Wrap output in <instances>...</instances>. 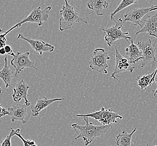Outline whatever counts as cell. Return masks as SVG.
Returning a JSON list of instances; mask_svg holds the SVG:
<instances>
[{"instance_id":"6da1fadb","label":"cell","mask_w":157,"mask_h":146,"mask_svg":"<svg viewBox=\"0 0 157 146\" xmlns=\"http://www.w3.org/2000/svg\"><path fill=\"white\" fill-rule=\"evenodd\" d=\"M83 118L85 121V125H80L75 123L72 124L71 127L78 134L75 140H77L79 138H82L85 146H88L95 138L104 136L110 132L113 129L112 125H96L94 123L89 121V118Z\"/></svg>"},{"instance_id":"7a4b0ae2","label":"cell","mask_w":157,"mask_h":146,"mask_svg":"<svg viewBox=\"0 0 157 146\" xmlns=\"http://www.w3.org/2000/svg\"><path fill=\"white\" fill-rule=\"evenodd\" d=\"M60 18L59 20V30L61 32L72 28L73 26L77 22L88 24L86 20L88 18H81L73 7L69 5L67 0H65V5L59 11Z\"/></svg>"},{"instance_id":"3957f363","label":"cell","mask_w":157,"mask_h":146,"mask_svg":"<svg viewBox=\"0 0 157 146\" xmlns=\"http://www.w3.org/2000/svg\"><path fill=\"white\" fill-rule=\"evenodd\" d=\"M113 20L115 22V26L102 29L105 33V37L104 39L105 41L106 42L107 45L109 47H111L115 42L120 39H124L128 43H130L129 40L130 41L132 38L128 36L129 32H124L121 30L123 26L124 20L121 18L118 19L115 17L113 18Z\"/></svg>"},{"instance_id":"277c9868","label":"cell","mask_w":157,"mask_h":146,"mask_svg":"<svg viewBox=\"0 0 157 146\" xmlns=\"http://www.w3.org/2000/svg\"><path fill=\"white\" fill-rule=\"evenodd\" d=\"M51 10V6L47 7L43 10H41V7L35 8L26 18L22 20L21 22H17L16 25L11 28L7 31H6V33L8 34L10 32H12L13 29L20 27L23 24L26 22L36 23L39 26H43L44 22L48 21L49 13Z\"/></svg>"},{"instance_id":"5b68a950","label":"cell","mask_w":157,"mask_h":146,"mask_svg":"<svg viewBox=\"0 0 157 146\" xmlns=\"http://www.w3.org/2000/svg\"><path fill=\"white\" fill-rule=\"evenodd\" d=\"M77 117H87L94 119L96 121H98L102 125H108L116 124L117 123V119H123L122 116L113 111L112 108L106 109L102 107L100 110L90 112L85 115H77Z\"/></svg>"},{"instance_id":"8992f818","label":"cell","mask_w":157,"mask_h":146,"mask_svg":"<svg viewBox=\"0 0 157 146\" xmlns=\"http://www.w3.org/2000/svg\"><path fill=\"white\" fill-rule=\"evenodd\" d=\"M110 60L108 52L105 49L98 48L95 49L89 62L90 67L92 70L101 74H107L108 61Z\"/></svg>"},{"instance_id":"52a82bcc","label":"cell","mask_w":157,"mask_h":146,"mask_svg":"<svg viewBox=\"0 0 157 146\" xmlns=\"http://www.w3.org/2000/svg\"><path fill=\"white\" fill-rule=\"evenodd\" d=\"M155 43H152L151 39H148L146 41L139 42L137 46L143 52V60L141 63V67H144L148 64H152L155 66L157 63L155 57L157 47Z\"/></svg>"},{"instance_id":"ba28073f","label":"cell","mask_w":157,"mask_h":146,"mask_svg":"<svg viewBox=\"0 0 157 146\" xmlns=\"http://www.w3.org/2000/svg\"><path fill=\"white\" fill-rule=\"evenodd\" d=\"M29 55V52H26L25 53L17 52L16 54L13 53L11 55V56H13V59L11 61V65L15 69V77H17V75L26 68H33L35 70L38 69L35 65V63L30 59Z\"/></svg>"},{"instance_id":"9c48e42d","label":"cell","mask_w":157,"mask_h":146,"mask_svg":"<svg viewBox=\"0 0 157 146\" xmlns=\"http://www.w3.org/2000/svg\"><path fill=\"white\" fill-rule=\"evenodd\" d=\"M115 69L113 70V73H112L111 76L113 78L115 79H116L119 82H120L118 78H117L115 75L120 73H123L125 71H130L132 73L135 69V67H132L130 63L129 60L125 57H124L123 55L120 54L116 46H115Z\"/></svg>"},{"instance_id":"30bf717a","label":"cell","mask_w":157,"mask_h":146,"mask_svg":"<svg viewBox=\"0 0 157 146\" xmlns=\"http://www.w3.org/2000/svg\"><path fill=\"white\" fill-rule=\"evenodd\" d=\"M152 7L148 8H136L131 10L124 15V22H130L133 23L134 26H140L142 28L144 25L143 17L151 12Z\"/></svg>"},{"instance_id":"8fae6325","label":"cell","mask_w":157,"mask_h":146,"mask_svg":"<svg viewBox=\"0 0 157 146\" xmlns=\"http://www.w3.org/2000/svg\"><path fill=\"white\" fill-rule=\"evenodd\" d=\"M141 33H147L149 35L157 38V10L151 11L148 15V18L144 19V25L140 30L136 33L134 39Z\"/></svg>"},{"instance_id":"7c38bea8","label":"cell","mask_w":157,"mask_h":146,"mask_svg":"<svg viewBox=\"0 0 157 146\" xmlns=\"http://www.w3.org/2000/svg\"><path fill=\"white\" fill-rule=\"evenodd\" d=\"M17 39H22L25 41L27 42L32 48L39 53L40 55H43L44 52H52L54 51L55 47L52 45L47 43L45 42L38 40V39H33L30 38L25 37L22 33H20Z\"/></svg>"},{"instance_id":"4fadbf2b","label":"cell","mask_w":157,"mask_h":146,"mask_svg":"<svg viewBox=\"0 0 157 146\" xmlns=\"http://www.w3.org/2000/svg\"><path fill=\"white\" fill-rule=\"evenodd\" d=\"M30 86L25 82L24 79H21L17 83L15 87L13 89V94L12 95L13 101L19 103L22 99H25V103L26 105H30V102L28 99V90Z\"/></svg>"},{"instance_id":"5bb4252c","label":"cell","mask_w":157,"mask_h":146,"mask_svg":"<svg viewBox=\"0 0 157 146\" xmlns=\"http://www.w3.org/2000/svg\"><path fill=\"white\" fill-rule=\"evenodd\" d=\"M29 106V105L25 103H17V105L9 107V115L11 118V121L14 123L16 121H20L22 122V124H26V121L25 120V118L27 115V110Z\"/></svg>"},{"instance_id":"9a60e30c","label":"cell","mask_w":157,"mask_h":146,"mask_svg":"<svg viewBox=\"0 0 157 146\" xmlns=\"http://www.w3.org/2000/svg\"><path fill=\"white\" fill-rule=\"evenodd\" d=\"M64 98H56L49 99L47 97H43V98L36 99V103L35 106L32 105V115L33 116L36 117L41 113V111L45 108H47L49 105H52L54 102L63 101Z\"/></svg>"},{"instance_id":"2e32d148","label":"cell","mask_w":157,"mask_h":146,"mask_svg":"<svg viewBox=\"0 0 157 146\" xmlns=\"http://www.w3.org/2000/svg\"><path fill=\"white\" fill-rule=\"evenodd\" d=\"M125 52L130 64H135L143 60V52L138 46L134 44L132 38L130 39V45L126 48Z\"/></svg>"},{"instance_id":"e0dca14e","label":"cell","mask_w":157,"mask_h":146,"mask_svg":"<svg viewBox=\"0 0 157 146\" xmlns=\"http://www.w3.org/2000/svg\"><path fill=\"white\" fill-rule=\"evenodd\" d=\"M87 6L89 9L92 10L89 14L95 13L98 16H102L104 15L102 13V10L109 7V3L104 0H90L87 2Z\"/></svg>"},{"instance_id":"ac0fdd59","label":"cell","mask_w":157,"mask_h":146,"mask_svg":"<svg viewBox=\"0 0 157 146\" xmlns=\"http://www.w3.org/2000/svg\"><path fill=\"white\" fill-rule=\"evenodd\" d=\"M4 61L5 65L3 69L0 71V78L2 80V81L5 83L6 88H8L11 85V80L13 79V76H15V73L13 72V71L11 70L8 65V61L6 55H5Z\"/></svg>"},{"instance_id":"d6986e66","label":"cell","mask_w":157,"mask_h":146,"mask_svg":"<svg viewBox=\"0 0 157 146\" xmlns=\"http://www.w3.org/2000/svg\"><path fill=\"white\" fill-rule=\"evenodd\" d=\"M136 131V128H134L132 133H128L126 130H124L122 133L118 134L116 137L115 144L117 146H131L133 134Z\"/></svg>"},{"instance_id":"ffe728a7","label":"cell","mask_w":157,"mask_h":146,"mask_svg":"<svg viewBox=\"0 0 157 146\" xmlns=\"http://www.w3.org/2000/svg\"><path fill=\"white\" fill-rule=\"evenodd\" d=\"M154 74V71L143 76H138L136 78V80L138 81V86L140 88L141 90L147 89L148 87L151 86L155 81Z\"/></svg>"},{"instance_id":"44dd1931","label":"cell","mask_w":157,"mask_h":146,"mask_svg":"<svg viewBox=\"0 0 157 146\" xmlns=\"http://www.w3.org/2000/svg\"><path fill=\"white\" fill-rule=\"evenodd\" d=\"M138 1H137V0H123L113 13L111 14L110 19L113 20L116 14H117L120 11L123 10V9H125L129 6L136 3H138Z\"/></svg>"},{"instance_id":"7402d4cb","label":"cell","mask_w":157,"mask_h":146,"mask_svg":"<svg viewBox=\"0 0 157 146\" xmlns=\"http://www.w3.org/2000/svg\"><path fill=\"white\" fill-rule=\"evenodd\" d=\"M20 132V129H17L16 130L13 129V128H11V131L9 134L6 137V138L3 140V142L1 143V146H12L11 143V139L13 136H16V133Z\"/></svg>"},{"instance_id":"603a6c76","label":"cell","mask_w":157,"mask_h":146,"mask_svg":"<svg viewBox=\"0 0 157 146\" xmlns=\"http://www.w3.org/2000/svg\"><path fill=\"white\" fill-rule=\"evenodd\" d=\"M16 136L19 137V138L22 140L24 146H38L35 142L34 140H25V138L22 137V135L20 134V132H19L18 133H16Z\"/></svg>"},{"instance_id":"cb8c5ba5","label":"cell","mask_w":157,"mask_h":146,"mask_svg":"<svg viewBox=\"0 0 157 146\" xmlns=\"http://www.w3.org/2000/svg\"><path fill=\"white\" fill-rule=\"evenodd\" d=\"M7 35L6 32L4 33L3 34H0V50L2 48H4L6 46V43L7 39L6 38V36Z\"/></svg>"},{"instance_id":"d4e9b609","label":"cell","mask_w":157,"mask_h":146,"mask_svg":"<svg viewBox=\"0 0 157 146\" xmlns=\"http://www.w3.org/2000/svg\"><path fill=\"white\" fill-rule=\"evenodd\" d=\"M9 112L6 109L2 107V105L0 104V118L3 117L5 115H9Z\"/></svg>"},{"instance_id":"484cf974","label":"cell","mask_w":157,"mask_h":146,"mask_svg":"<svg viewBox=\"0 0 157 146\" xmlns=\"http://www.w3.org/2000/svg\"><path fill=\"white\" fill-rule=\"evenodd\" d=\"M4 48L5 50L6 54L11 55H12L14 53L13 51V49H12V48L11 47V46H9V45H6Z\"/></svg>"},{"instance_id":"4316f807","label":"cell","mask_w":157,"mask_h":146,"mask_svg":"<svg viewBox=\"0 0 157 146\" xmlns=\"http://www.w3.org/2000/svg\"><path fill=\"white\" fill-rule=\"evenodd\" d=\"M6 53L4 48H2L0 50V55H6Z\"/></svg>"},{"instance_id":"83f0119b","label":"cell","mask_w":157,"mask_h":146,"mask_svg":"<svg viewBox=\"0 0 157 146\" xmlns=\"http://www.w3.org/2000/svg\"><path fill=\"white\" fill-rule=\"evenodd\" d=\"M151 7H152V9H151V11H155V10H157V5H155V6H151Z\"/></svg>"},{"instance_id":"f1b7e54d","label":"cell","mask_w":157,"mask_h":146,"mask_svg":"<svg viewBox=\"0 0 157 146\" xmlns=\"http://www.w3.org/2000/svg\"><path fill=\"white\" fill-rule=\"evenodd\" d=\"M155 71L157 72V74H156V76H155V82H156L157 84V68L155 69Z\"/></svg>"},{"instance_id":"f546056e","label":"cell","mask_w":157,"mask_h":146,"mask_svg":"<svg viewBox=\"0 0 157 146\" xmlns=\"http://www.w3.org/2000/svg\"><path fill=\"white\" fill-rule=\"evenodd\" d=\"M157 95V88H156V89H155V92H154V96L155 97H156V95Z\"/></svg>"},{"instance_id":"4dcf8cb0","label":"cell","mask_w":157,"mask_h":146,"mask_svg":"<svg viewBox=\"0 0 157 146\" xmlns=\"http://www.w3.org/2000/svg\"><path fill=\"white\" fill-rule=\"evenodd\" d=\"M5 32H6V31H3L2 29L0 28V32H5Z\"/></svg>"},{"instance_id":"1f68e13d","label":"cell","mask_w":157,"mask_h":146,"mask_svg":"<svg viewBox=\"0 0 157 146\" xmlns=\"http://www.w3.org/2000/svg\"><path fill=\"white\" fill-rule=\"evenodd\" d=\"M2 88H0V93L2 92Z\"/></svg>"},{"instance_id":"d6a6232c","label":"cell","mask_w":157,"mask_h":146,"mask_svg":"<svg viewBox=\"0 0 157 146\" xmlns=\"http://www.w3.org/2000/svg\"><path fill=\"white\" fill-rule=\"evenodd\" d=\"M147 146H148V144H147Z\"/></svg>"},{"instance_id":"836d02e7","label":"cell","mask_w":157,"mask_h":146,"mask_svg":"<svg viewBox=\"0 0 157 146\" xmlns=\"http://www.w3.org/2000/svg\"></svg>"}]
</instances>
